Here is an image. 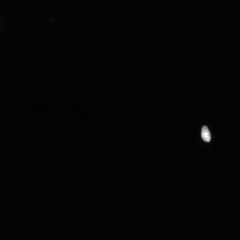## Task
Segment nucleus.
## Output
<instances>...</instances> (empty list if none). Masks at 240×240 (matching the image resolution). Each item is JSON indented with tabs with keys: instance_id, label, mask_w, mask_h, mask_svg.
I'll list each match as a JSON object with an SVG mask.
<instances>
[{
	"instance_id": "1",
	"label": "nucleus",
	"mask_w": 240,
	"mask_h": 240,
	"mask_svg": "<svg viewBox=\"0 0 240 240\" xmlns=\"http://www.w3.org/2000/svg\"><path fill=\"white\" fill-rule=\"evenodd\" d=\"M201 137L207 142H209L211 140V135L208 127L204 126L203 127L201 132Z\"/></svg>"
}]
</instances>
